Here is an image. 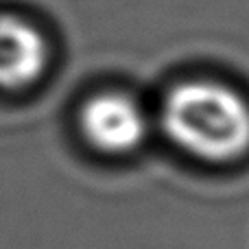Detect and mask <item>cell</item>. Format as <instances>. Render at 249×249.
<instances>
[{"label": "cell", "mask_w": 249, "mask_h": 249, "mask_svg": "<svg viewBox=\"0 0 249 249\" xmlns=\"http://www.w3.org/2000/svg\"><path fill=\"white\" fill-rule=\"evenodd\" d=\"M48 61L46 39L35 26L0 16V90H22L42 77Z\"/></svg>", "instance_id": "3"}, {"label": "cell", "mask_w": 249, "mask_h": 249, "mask_svg": "<svg viewBox=\"0 0 249 249\" xmlns=\"http://www.w3.org/2000/svg\"><path fill=\"white\" fill-rule=\"evenodd\" d=\"M88 140L107 153H127L146 136L142 107L124 94H101L88 101L81 114Z\"/></svg>", "instance_id": "2"}, {"label": "cell", "mask_w": 249, "mask_h": 249, "mask_svg": "<svg viewBox=\"0 0 249 249\" xmlns=\"http://www.w3.org/2000/svg\"><path fill=\"white\" fill-rule=\"evenodd\" d=\"M162 123L181 149L203 160L228 162L249 149V105L221 83L177 86L164 103Z\"/></svg>", "instance_id": "1"}]
</instances>
